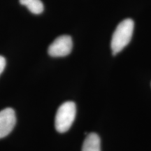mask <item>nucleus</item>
Masks as SVG:
<instances>
[{
  "label": "nucleus",
  "instance_id": "obj_2",
  "mask_svg": "<svg viewBox=\"0 0 151 151\" xmlns=\"http://www.w3.org/2000/svg\"><path fill=\"white\" fill-rule=\"evenodd\" d=\"M76 107L73 101H68L58 108L55 119V127L60 133H64L70 129L75 120Z\"/></svg>",
  "mask_w": 151,
  "mask_h": 151
},
{
  "label": "nucleus",
  "instance_id": "obj_4",
  "mask_svg": "<svg viewBox=\"0 0 151 151\" xmlns=\"http://www.w3.org/2000/svg\"><path fill=\"white\" fill-rule=\"evenodd\" d=\"M16 123V113L11 108L0 111V139L8 136Z\"/></svg>",
  "mask_w": 151,
  "mask_h": 151
},
{
  "label": "nucleus",
  "instance_id": "obj_1",
  "mask_svg": "<svg viewBox=\"0 0 151 151\" xmlns=\"http://www.w3.org/2000/svg\"><path fill=\"white\" fill-rule=\"evenodd\" d=\"M134 22L130 18L122 20L118 24L113 34L111 48L113 55L120 52L129 44L133 35Z\"/></svg>",
  "mask_w": 151,
  "mask_h": 151
},
{
  "label": "nucleus",
  "instance_id": "obj_5",
  "mask_svg": "<svg viewBox=\"0 0 151 151\" xmlns=\"http://www.w3.org/2000/svg\"><path fill=\"white\" fill-rule=\"evenodd\" d=\"M82 151H101V140L99 135L90 133L87 136L83 144Z\"/></svg>",
  "mask_w": 151,
  "mask_h": 151
},
{
  "label": "nucleus",
  "instance_id": "obj_6",
  "mask_svg": "<svg viewBox=\"0 0 151 151\" xmlns=\"http://www.w3.org/2000/svg\"><path fill=\"white\" fill-rule=\"evenodd\" d=\"M20 4L25 6L31 13L40 14L43 11L44 6L41 0H19Z\"/></svg>",
  "mask_w": 151,
  "mask_h": 151
},
{
  "label": "nucleus",
  "instance_id": "obj_3",
  "mask_svg": "<svg viewBox=\"0 0 151 151\" xmlns=\"http://www.w3.org/2000/svg\"><path fill=\"white\" fill-rule=\"evenodd\" d=\"M73 48V41L70 36L62 35L56 38L48 49L49 55L54 58L65 57L70 54Z\"/></svg>",
  "mask_w": 151,
  "mask_h": 151
},
{
  "label": "nucleus",
  "instance_id": "obj_7",
  "mask_svg": "<svg viewBox=\"0 0 151 151\" xmlns=\"http://www.w3.org/2000/svg\"><path fill=\"white\" fill-rule=\"evenodd\" d=\"M6 67V60L3 56L0 55V74L3 72Z\"/></svg>",
  "mask_w": 151,
  "mask_h": 151
}]
</instances>
